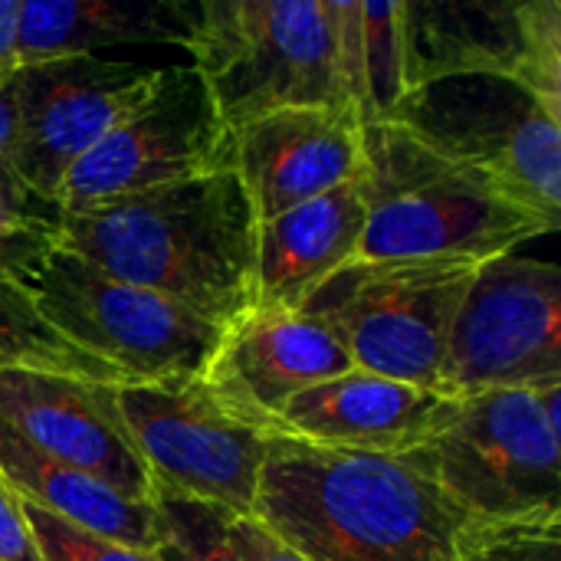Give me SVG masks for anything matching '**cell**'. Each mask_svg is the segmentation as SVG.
Here are the masks:
<instances>
[{
  "mask_svg": "<svg viewBox=\"0 0 561 561\" xmlns=\"http://www.w3.org/2000/svg\"><path fill=\"white\" fill-rule=\"evenodd\" d=\"M250 519L306 561H463L486 533L404 454L279 434Z\"/></svg>",
  "mask_w": 561,
  "mask_h": 561,
  "instance_id": "cell-1",
  "label": "cell"
},
{
  "mask_svg": "<svg viewBox=\"0 0 561 561\" xmlns=\"http://www.w3.org/2000/svg\"><path fill=\"white\" fill-rule=\"evenodd\" d=\"M256 214L233 168L59 214V243L230 329L253 309Z\"/></svg>",
  "mask_w": 561,
  "mask_h": 561,
  "instance_id": "cell-2",
  "label": "cell"
},
{
  "mask_svg": "<svg viewBox=\"0 0 561 561\" xmlns=\"http://www.w3.org/2000/svg\"><path fill=\"white\" fill-rule=\"evenodd\" d=\"M365 233L358 260H473L510 256L552 227L486 174L463 168L398 122L362 128Z\"/></svg>",
  "mask_w": 561,
  "mask_h": 561,
  "instance_id": "cell-3",
  "label": "cell"
},
{
  "mask_svg": "<svg viewBox=\"0 0 561 561\" xmlns=\"http://www.w3.org/2000/svg\"><path fill=\"white\" fill-rule=\"evenodd\" d=\"M561 385L457 398L450 421L404 454L486 529L561 523Z\"/></svg>",
  "mask_w": 561,
  "mask_h": 561,
  "instance_id": "cell-4",
  "label": "cell"
},
{
  "mask_svg": "<svg viewBox=\"0 0 561 561\" xmlns=\"http://www.w3.org/2000/svg\"><path fill=\"white\" fill-rule=\"evenodd\" d=\"M184 49L230 131L276 108L348 105L329 0H197Z\"/></svg>",
  "mask_w": 561,
  "mask_h": 561,
  "instance_id": "cell-5",
  "label": "cell"
},
{
  "mask_svg": "<svg viewBox=\"0 0 561 561\" xmlns=\"http://www.w3.org/2000/svg\"><path fill=\"white\" fill-rule=\"evenodd\" d=\"M480 266L473 260H355L299 309L345 345L355 368L437 391L454 319Z\"/></svg>",
  "mask_w": 561,
  "mask_h": 561,
  "instance_id": "cell-6",
  "label": "cell"
},
{
  "mask_svg": "<svg viewBox=\"0 0 561 561\" xmlns=\"http://www.w3.org/2000/svg\"><path fill=\"white\" fill-rule=\"evenodd\" d=\"M391 122L561 227V112L519 82L486 72L434 79L408 89Z\"/></svg>",
  "mask_w": 561,
  "mask_h": 561,
  "instance_id": "cell-7",
  "label": "cell"
},
{
  "mask_svg": "<svg viewBox=\"0 0 561 561\" xmlns=\"http://www.w3.org/2000/svg\"><path fill=\"white\" fill-rule=\"evenodd\" d=\"M26 289L59 335L115 368L125 385L204 378L224 339L220 325L108 276L62 243Z\"/></svg>",
  "mask_w": 561,
  "mask_h": 561,
  "instance_id": "cell-8",
  "label": "cell"
},
{
  "mask_svg": "<svg viewBox=\"0 0 561 561\" xmlns=\"http://www.w3.org/2000/svg\"><path fill=\"white\" fill-rule=\"evenodd\" d=\"M115 398L154 493L253 513L276 431L227 408L204 378L118 385Z\"/></svg>",
  "mask_w": 561,
  "mask_h": 561,
  "instance_id": "cell-9",
  "label": "cell"
},
{
  "mask_svg": "<svg viewBox=\"0 0 561 561\" xmlns=\"http://www.w3.org/2000/svg\"><path fill=\"white\" fill-rule=\"evenodd\" d=\"M561 385V270L546 260L496 256L473 276L454 319L440 394Z\"/></svg>",
  "mask_w": 561,
  "mask_h": 561,
  "instance_id": "cell-10",
  "label": "cell"
},
{
  "mask_svg": "<svg viewBox=\"0 0 561 561\" xmlns=\"http://www.w3.org/2000/svg\"><path fill=\"white\" fill-rule=\"evenodd\" d=\"M233 168V131L191 66L158 69L148 95L69 171L56 217Z\"/></svg>",
  "mask_w": 561,
  "mask_h": 561,
  "instance_id": "cell-11",
  "label": "cell"
},
{
  "mask_svg": "<svg viewBox=\"0 0 561 561\" xmlns=\"http://www.w3.org/2000/svg\"><path fill=\"white\" fill-rule=\"evenodd\" d=\"M158 69L69 56L20 66L10 79L16 135L3 168L33 201L56 207L69 171L148 95Z\"/></svg>",
  "mask_w": 561,
  "mask_h": 561,
  "instance_id": "cell-12",
  "label": "cell"
},
{
  "mask_svg": "<svg viewBox=\"0 0 561 561\" xmlns=\"http://www.w3.org/2000/svg\"><path fill=\"white\" fill-rule=\"evenodd\" d=\"M118 385L66 375H0V421L46 457L89 473L131 503H154L151 473L122 421Z\"/></svg>",
  "mask_w": 561,
  "mask_h": 561,
  "instance_id": "cell-13",
  "label": "cell"
},
{
  "mask_svg": "<svg viewBox=\"0 0 561 561\" xmlns=\"http://www.w3.org/2000/svg\"><path fill=\"white\" fill-rule=\"evenodd\" d=\"M362 118L348 105H296L233 128V171L256 224L316 201L365 171Z\"/></svg>",
  "mask_w": 561,
  "mask_h": 561,
  "instance_id": "cell-14",
  "label": "cell"
},
{
  "mask_svg": "<svg viewBox=\"0 0 561 561\" xmlns=\"http://www.w3.org/2000/svg\"><path fill=\"white\" fill-rule=\"evenodd\" d=\"M352 368L345 345L316 316L302 309H250L224 329L204 385L227 408L273 431L296 394Z\"/></svg>",
  "mask_w": 561,
  "mask_h": 561,
  "instance_id": "cell-15",
  "label": "cell"
},
{
  "mask_svg": "<svg viewBox=\"0 0 561 561\" xmlns=\"http://www.w3.org/2000/svg\"><path fill=\"white\" fill-rule=\"evenodd\" d=\"M457 398L352 368L296 394L273 431L312 447L355 454H411L454 414Z\"/></svg>",
  "mask_w": 561,
  "mask_h": 561,
  "instance_id": "cell-16",
  "label": "cell"
},
{
  "mask_svg": "<svg viewBox=\"0 0 561 561\" xmlns=\"http://www.w3.org/2000/svg\"><path fill=\"white\" fill-rule=\"evenodd\" d=\"M362 184H342L256 227L253 309H299L325 279L358 260Z\"/></svg>",
  "mask_w": 561,
  "mask_h": 561,
  "instance_id": "cell-17",
  "label": "cell"
},
{
  "mask_svg": "<svg viewBox=\"0 0 561 561\" xmlns=\"http://www.w3.org/2000/svg\"><path fill=\"white\" fill-rule=\"evenodd\" d=\"M408 89L447 76L523 79L526 20L523 3L480 0H404Z\"/></svg>",
  "mask_w": 561,
  "mask_h": 561,
  "instance_id": "cell-18",
  "label": "cell"
},
{
  "mask_svg": "<svg viewBox=\"0 0 561 561\" xmlns=\"http://www.w3.org/2000/svg\"><path fill=\"white\" fill-rule=\"evenodd\" d=\"M197 0H20L16 62L92 56L118 43L187 46Z\"/></svg>",
  "mask_w": 561,
  "mask_h": 561,
  "instance_id": "cell-19",
  "label": "cell"
},
{
  "mask_svg": "<svg viewBox=\"0 0 561 561\" xmlns=\"http://www.w3.org/2000/svg\"><path fill=\"white\" fill-rule=\"evenodd\" d=\"M0 477L3 483L30 506L59 516L69 526L95 533L102 539L154 552L158 546V516L154 503H131L108 490L105 483L79 473L33 444H26L16 431L0 421Z\"/></svg>",
  "mask_w": 561,
  "mask_h": 561,
  "instance_id": "cell-20",
  "label": "cell"
},
{
  "mask_svg": "<svg viewBox=\"0 0 561 561\" xmlns=\"http://www.w3.org/2000/svg\"><path fill=\"white\" fill-rule=\"evenodd\" d=\"M342 95L362 118L391 122L408 92L404 0H329Z\"/></svg>",
  "mask_w": 561,
  "mask_h": 561,
  "instance_id": "cell-21",
  "label": "cell"
},
{
  "mask_svg": "<svg viewBox=\"0 0 561 561\" xmlns=\"http://www.w3.org/2000/svg\"><path fill=\"white\" fill-rule=\"evenodd\" d=\"M7 371H39L99 385H125L115 368L59 335L33 302L30 289L16 283H0V375Z\"/></svg>",
  "mask_w": 561,
  "mask_h": 561,
  "instance_id": "cell-22",
  "label": "cell"
},
{
  "mask_svg": "<svg viewBox=\"0 0 561 561\" xmlns=\"http://www.w3.org/2000/svg\"><path fill=\"white\" fill-rule=\"evenodd\" d=\"M158 561H243L230 546V513L197 500L154 493Z\"/></svg>",
  "mask_w": 561,
  "mask_h": 561,
  "instance_id": "cell-23",
  "label": "cell"
},
{
  "mask_svg": "<svg viewBox=\"0 0 561 561\" xmlns=\"http://www.w3.org/2000/svg\"><path fill=\"white\" fill-rule=\"evenodd\" d=\"M526 20V66L519 85L561 112V3L523 0Z\"/></svg>",
  "mask_w": 561,
  "mask_h": 561,
  "instance_id": "cell-24",
  "label": "cell"
},
{
  "mask_svg": "<svg viewBox=\"0 0 561 561\" xmlns=\"http://www.w3.org/2000/svg\"><path fill=\"white\" fill-rule=\"evenodd\" d=\"M23 516H26L30 536H33L36 552L43 561H158L154 552H141V549L102 539V536L69 526L59 516L43 513L30 503H23Z\"/></svg>",
  "mask_w": 561,
  "mask_h": 561,
  "instance_id": "cell-25",
  "label": "cell"
},
{
  "mask_svg": "<svg viewBox=\"0 0 561 561\" xmlns=\"http://www.w3.org/2000/svg\"><path fill=\"white\" fill-rule=\"evenodd\" d=\"M56 250H59L56 220L36 217L20 227H3L0 230V283L30 286Z\"/></svg>",
  "mask_w": 561,
  "mask_h": 561,
  "instance_id": "cell-26",
  "label": "cell"
},
{
  "mask_svg": "<svg viewBox=\"0 0 561 561\" xmlns=\"http://www.w3.org/2000/svg\"><path fill=\"white\" fill-rule=\"evenodd\" d=\"M463 561H561V523L486 529Z\"/></svg>",
  "mask_w": 561,
  "mask_h": 561,
  "instance_id": "cell-27",
  "label": "cell"
},
{
  "mask_svg": "<svg viewBox=\"0 0 561 561\" xmlns=\"http://www.w3.org/2000/svg\"><path fill=\"white\" fill-rule=\"evenodd\" d=\"M0 561H43L30 536L23 500L0 477Z\"/></svg>",
  "mask_w": 561,
  "mask_h": 561,
  "instance_id": "cell-28",
  "label": "cell"
},
{
  "mask_svg": "<svg viewBox=\"0 0 561 561\" xmlns=\"http://www.w3.org/2000/svg\"><path fill=\"white\" fill-rule=\"evenodd\" d=\"M230 546L243 561H306L289 546H283L276 536H270L256 519L233 516L230 519Z\"/></svg>",
  "mask_w": 561,
  "mask_h": 561,
  "instance_id": "cell-29",
  "label": "cell"
},
{
  "mask_svg": "<svg viewBox=\"0 0 561 561\" xmlns=\"http://www.w3.org/2000/svg\"><path fill=\"white\" fill-rule=\"evenodd\" d=\"M33 197L20 187V181L0 164V230L3 227H20L26 220H36L39 214L33 210Z\"/></svg>",
  "mask_w": 561,
  "mask_h": 561,
  "instance_id": "cell-30",
  "label": "cell"
},
{
  "mask_svg": "<svg viewBox=\"0 0 561 561\" xmlns=\"http://www.w3.org/2000/svg\"><path fill=\"white\" fill-rule=\"evenodd\" d=\"M16 10L20 0H0V85L13 79L20 69L16 62Z\"/></svg>",
  "mask_w": 561,
  "mask_h": 561,
  "instance_id": "cell-31",
  "label": "cell"
},
{
  "mask_svg": "<svg viewBox=\"0 0 561 561\" xmlns=\"http://www.w3.org/2000/svg\"><path fill=\"white\" fill-rule=\"evenodd\" d=\"M16 135V99H13V85H0V164L7 161V151L13 145Z\"/></svg>",
  "mask_w": 561,
  "mask_h": 561,
  "instance_id": "cell-32",
  "label": "cell"
}]
</instances>
